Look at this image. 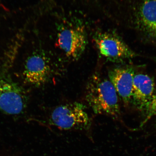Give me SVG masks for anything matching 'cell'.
I'll return each mask as SVG.
<instances>
[{
	"mask_svg": "<svg viewBox=\"0 0 156 156\" xmlns=\"http://www.w3.org/2000/svg\"><path fill=\"white\" fill-rule=\"evenodd\" d=\"M50 58L40 51L33 52L25 62L23 72L25 83L39 87L48 82L56 73Z\"/></svg>",
	"mask_w": 156,
	"mask_h": 156,
	"instance_id": "277c9868",
	"label": "cell"
},
{
	"mask_svg": "<svg viewBox=\"0 0 156 156\" xmlns=\"http://www.w3.org/2000/svg\"><path fill=\"white\" fill-rule=\"evenodd\" d=\"M51 124L60 129H84L89 127L90 118L84 106L79 102L60 105L52 111L50 117Z\"/></svg>",
	"mask_w": 156,
	"mask_h": 156,
	"instance_id": "3957f363",
	"label": "cell"
},
{
	"mask_svg": "<svg viewBox=\"0 0 156 156\" xmlns=\"http://www.w3.org/2000/svg\"><path fill=\"white\" fill-rule=\"evenodd\" d=\"M94 41L100 53L109 59L129 58L134 55L122 41L110 33H99L95 36Z\"/></svg>",
	"mask_w": 156,
	"mask_h": 156,
	"instance_id": "8992f818",
	"label": "cell"
},
{
	"mask_svg": "<svg viewBox=\"0 0 156 156\" xmlns=\"http://www.w3.org/2000/svg\"><path fill=\"white\" fill-rule=\"evenodd\" d=\"M146 116L145 120H144L142 125H144L147 122L151 117L154 115L156 113V94L154 95L151 99L147 112H146Z\"/></svg>",
	"mask_w": 156,
	"mask_h": 156,
	"instance_id": "30bf717a",
	"label": "cell"
},
{
	"mask_svg": "<svg viewBox=\"0 0 156 156\" xmlns=\"http://www.w3.org/2000/svg\"><path fill=\"white\" fill-rule=\"evenodd\" d=\"M140 21L144 28L156 37V0H146L139 11Z\"/></svg>",
	"mask_w": 156,
	"mask_h": 156,
	"instance_id": "9c48e42d",
	"label": "cell"
},
{
	"mask_svg": "<svg viewBox=\"0 0 156 156\" xmlns=\"http://www.w3.org/2000/svg\"><path fill=\"white\" fill-rule=\"evenodd\" d=\"M134 75V69L130 67L115 68L109 73L110 80L126 104L132 99Z\"/></svg>",
	"mask_w": 156,
	"mask_h": 156,
	"instance_id": "ba28073f",
	"label": "cell"
},
{
	"mask_svg": "<svg viewBox=\"0 0 156 156\" xmlns=\"http://www.w3.org/2000/svg\"><path fill=\"white\" fill-rule=\"evenodd\" d=\"M57 34L58 45L68 57L77 59L87 44L84 29L79 25L69 24L60 27Z\"/></svg>",
	"mask_w": 156,
	"mask_h": 156,
	"instance_id": "5b68a950",
	"label": "cell"
},
{
	"mask_svg": "<svg viewBox=\"0 0 156 156\" xmlns=\"http://www.w3.org/2000/svg\"><path fill=\"white\" fill-rule=\"evenodd\" d=\"M155 83L153 79L147 75H134L131 100L141 112H147L154 96Z\"/></svg>",
	"mask_w": 156,
	"mask_h": 156,
	"instance_id": "52a82bcc",
	"label": "cell"
},
{
	"mask_svg": "<svg viewBox=\"0 0 156 156\" xmlns=\"http://www.w3.org/2000/svg\"><path fill=\"white\" fill-rule=\"evenodd\" d=\"M85 99L95 114L116 117L120 113L118 93L110 80L95 74L87 84Z\"/></svg>",
	"mask_w": 156,
	"mask_h": 156,
	"instance_id": "6da1fadb",
	"label": "cell"
},
{
	"mask_svg": "<svg viewBox=\"0 0 156 156\" xmlns=\"http://www.w3.org/2000/svg\"><path fill=\"white\" fill-rule=\"evenodd\" d=\"M28 100L25 90L6 72L0 71V110L9 115L20 114Z\"/></svg>",
	"mask_w": 156,
	"mask_h": 156,
	"instance_id": "7a4b0ae2",
	"label": "cell"
}]
</instances>
